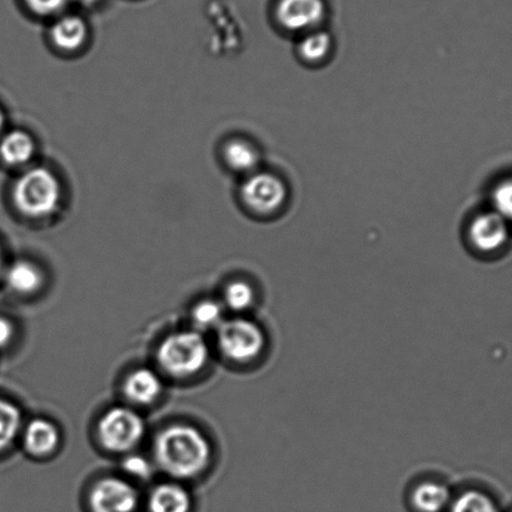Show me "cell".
<instances>
[{
    "label": "cell",
    "instance_id": "1",
    "mask_svg": "<svg viewBox=\"0 0 512 512\" xmlns=\"http://www.w3.org/2000/svg\"><path fill=\"white\" fill-rule=\"evenodd\" d=\"M153 450L159 469L177 480L201 475L212 459L210 441L190 425H172L159 432Z\"/></svg>",
    "mask_w": 512,
    "mask_h": 512
},
{
    "label": "cell",
    "instance_id": "2",
    "mask_svg": "<svg viewBox=\"0 0 512 512\" xmlns=\"http://www.w3.org/2000/svg\"><path fill=\"white\" fill-rule=\"evenodd\" d=\"M210 350L198 331H180L167 336L159 345L157 361L167 375L186 379L207 365Z\"/></svg>",
    "mask_w": 512,
    "mask_h": 512
},
{
    "label": "cell",
    "instance_id": "3",
    "mask_svg": "<svg viewBox=\"0 0 512 512\" xmlns=\"http://www.w3.org/2000/svg\"><path fill=\"white\" fill-rule=\"evenodd\" d=\"M61 185L47 168L29 169L13 188V202L22 215L43 218L52 215L61 201Z\"/></svg>",
    "mask_w": 512,
    "mask_h": 512
},
{
    "label": "cell",
    "instance_id": "4",
    "mask_svg": "<svg viewBox=\"0 0 512 512\" xmlns=\"http://www.w3.org/2000/svg\"><path fill=\"white\" fill-rule=\"evenodd\" d=\"M218 349L236 364H251L260 359L267 347V337L257 322L246 317L223 321L217 328Z\"/></svg>",
    "mask_w": 512,
    "mask_h": 512
},
{
    "label": "cell",
    "instance_id": "5",
    "mask_svg": "<svg viewBox=\"0 0 512 512\" xmlns=\"http://www.w3.org/2000/svg\"><path fill=\"white\" fill-rule=\"evenodd\" d=\"M97 431L104 449L114 454H126L141 444L146 435V422L131 407L116 406L104 412Z\"/></svg>",
    "mask_w": 512,
    "mask_h": 512
},
{
    "label": "cell",
    "instance_id": "6",
    "mask_svg": "<svg viewBox=\"0 0 512 512\" xmlns=\"http://www.w3.org/2000/svg\"><path fill=\"white\" fill-rule=\"evenodd\" d=\"M241 196L245 205L253 212L271 215L285 205L287 188L277 176L258 172L243 182Z\"/></svg>",
    "mask_w": 512,
    "mask_h": 512
},
{
    "label": "cell",
    "instance_id": "7",
    "mask_svg": "<svg viewBox=\"0 0 512 512\" xmlns=\"http://www.w3.org/2000/svg\"><path fill=\"white\" fill-rule=\"evenodd\" d=\"M139 501L136 487L118 477L99 480L88 497L91 512H137Z\"/></svg>",
    "mask_w": 512,
    "mask_h": 512
},
{
    "label": "cell",
    "instance_id": "8",
    "mask_svg": "<svg viewBox=\"0 0 512 512\" xmlns=\"http://www.w3.org/2000/svg\"><path fill=\"white\" fill-rule=\"evenodd\" d=\"M326 13L325 0H277L275 8L277 22L293 33L317 31Z\"/></svg>",
    "mask_w": 512,
    "mask_h": 512
},
{
    "label": "cell",
    "instance_id": "9",
    "mask_svg": "<svg viewBox=\"0 0 512 512\" xmlns=\"http://www.w3.org/2000/svg\"><path fill=\"white\" fill-rule=\"evenodd\" d=\"M509 235V222L496 212L481 213L475 217L469 231L472 246L485 253L500 250L509 240Z\"/></svg>",
    "mask_w": 512,
    "mask_h": 512
},
{
    "label": "cell",
    "instance_id": "10",
    "mask_svg": "<svg viewBox=\"0 0 512 512\" xmlns=\"http://www.w3.org/2000/svg\"><path fill=\"white\" fill-rule=\"evenodd\" d=\"M454 495L444 482L424 480L412 487L409 501L414 512H447Z\"/></svg>",
    "mask_w": 512,
    "mask_h": 512
},
{
    "label": "cell",
    "instance_id": "11",
    "mask_svg": "<svg viewBox=\"0 0 512 512\" xmlns=\"http://www.w3.org/2000/svg\"><path fill=\"white\" fill-rule=\"evenodd\" d=\"M123 392L133 404L147 406L156 402L163 392V382L156 371L142 367L129 374Z\"/></svg>",
    "mask_w": 512,
    "mask_h": 512
},
{
    "label": "cell",
    "instance_id": "12",
    "mask_svg": "<svg viewBox=\"0 0 512 512\" xmlns=\"http://www.w3.org/2000/svg\"><path fill=\"white\" fill-rule=\"evenodd\" d=\"M61 444V432L54 422L34 419L23 432V445L28 454L44 457L53 454Z\"/></svg>",
    "mask_w": 512,
    "mask_h": 512
},
{
    "label": "cell",
    "instance_id": "13",
    "mask_svg": "<svg viewBox=\"0 0 512 512\" xmlns=\"http://www.w3.org/2000/svg\"><path fill=\"white\" fill-rule=\"evenodd\" d=\"M190 492L177 482H164L157 485L147 501L148 512H192Z\"/></svg>",
    "mask_w": 512,
    "mask_h": 512
},
{
    "label": "cell",
    "instance_id": "14",
    "mask_svg": "<svg viewBox=\"0 0 512 512\" xmlns=\"http://www.w3.org/2000/svg\"><path fill=\"white\" fill-rule=\"evenodd\" d=\"M87 37V23L82 17L73 14L57 19L51 29L52 42L62 51H77L87 41Z\"/></svg>",
    "mask_w": 512,
    "mask_h": 512
},
{
    "label": "cell",
    "instance_id": "15",
    "mask_svg": "<svg viewBox=\"0 0 512 512\" xmlns=\"http://www.w3.org/2000/svg\"><path fill=\"white\" fill-rule=\"evenodd\" d=\"M43 282V273L33 262L17 261L7 272L8 286L21 295L36 293L43 286Z\"/></svg>",
    "mask_w": 512,
    "mask_h": 512
},
{
    "label": "cell",
    "instance_id": "16",
    "mask_svg": "<svg viewBox=\"0 0 512 512\" xmlns=\"http://www.w3.org/2000/svg\"><path fill=\"white\" fill-rule=\"evenodd\" d=\"M36 146L28 133L23 131H13L7 134L0 142V157L9 166H22L31 161Z\"/></svg>",
    "mask_w": 512,
    "mask_h": 512
},
{
    "label": "cell",
    "instance_id": "17",
    "mask_svg": "<svg viewBox=\"0 0 512 512\" xmlns=\"http://www.w3.org/2000/svg\"><path fill=\"white\" fill-rule=\"evenodd\" d=\"M225 161L228 167L233 171L241 173H251L255 171L260 163V154L251 143L243 141V139H233L228 142L223 151Z\"/></svg>",
    "mask_w": 512,
    "mask_h": 512
},
{
    "label": "cell",
    "instance_id": "18",
    "mask_svg": "<svg viewBox=\"0 0 512 512\" xmlns=\"http://www.w3.org/2000/svg\"><path fill=\"white\" fill-rule=\"evenodd\" d=\"M21 429V410L13 402L0 399V452L13 444Z\"/></svg>",
    "mask_w": 512,
    "mask_h": 512
},
{
    "label": "cell",
    "instance_id": "19",
    "mask_svg": "<svg viewBox=\"0 0 512 512\" xmlns=\"http://www.w3.org/2000/svg\"><path fill=\"white\" fill-rule=\"evenodd\" d=\"M447 512H500L489 495L480 490H465L454 495Z\"/></svg>",
    "mask_w": 512,
    "mask_h": 512
},
{
    "label": "cell",
    "instance_id": "20",
    "mask_svg": "<svg viewBox=\"0 0 512 512\" xmlns=\"http://www.w3.org/2000/svg\"><path fill=\"white\" fill-rule=\"evenodd\" d=\"M332 39L330 34L322 31L307 33L298 44V53L306 62H321L331 52Z\"/></svg>",
    "mask_w": 512,
    "mask_h": 512
},
{
    "label": "cell",
    "instance_id": "21",
    "mask_svg": "<svg viewBox=\"0 0 512 512\" xmlns=\"http://www.w3.org/2000/svg\"><path fill=\"white\" fill-rule=\"evenodd\" d=\"M225 305L235 312H246L251 310L256 302L255 288L251 283L243 280H236L226 287L223 295Z\"/></svg>",
    "mask_w": 512,
    "mask_h": 512
},
{
    "label": "cell",
    "instance_id": "22",
    "mask_svg": "<svg viewBox=\"0 0 512 512\" xmlns=\"http://www.w3.org/2000/svg\"><path fill=\"white\" fill-rule=\"evenodd\" d=\"M193 322L198 330L206 331L220 327L223 320V310L220 303L213 300H205L197 303L192 311Z\"/></svg>",
    "mask_w": 512,
    "mask_h": 512
},
{
    "label": "cell",
    "instance_id": "23",
    "mask_svg": "<svg viewBox=\"0 0 512 512\" xmlns=\"http://www.w3.org/2000/svg\"><path fill=\"white\" fill-rule=\"evenodd\" d=\"M492 203L496 213L507 222H512V178L496 186Z\"/></svg>",
    "mask_w": 512,
    "mask_h": 512
},
{
    "label": "cell",
    "instance_id": "24",
    "mask_svg": "<svg viewBox=\"0 0 512 512\" xmlns=\"http://www.w3.org/2000/svg\"><path fill=\"white\" fill-rule=\"evenodd\" d=\"M27 7L38 16L48 17L62 12L73 0H24Z\"/></svg>",
    "mask_w": 512,
    "mask_h": 512
},
{
    "label": "cell",
    "instance_id": "25",
    "mask_svg": "<svg viewBox=\"0 0 512 512\" xmlns=\"http://www.w3.org/2000/svg\"><path fill=\"white\" fill-rule=\"evenodd\" d=\"M124 470L127 474L136 477V479L146 480L152 475V466L147 459L142 456H128L123 462Z\"/></svg>",
    "mask_w": 512,
    "mask_h": 512
},
{
    "label": "cell",
    "instance_id": "26",
    "mask_svg": "<svg viewBox=\"0 0 512 512\" xmlns=\"http://www.w3.org/2000/svg\"><path fill=\"white\" fill-rule=\"evenodd\" d=\"M14 336L13 323L7 318L0 317V349L6 347Z\"/></svg>",
    "mask_w": 512,
    "mask_h": 512
},
{
    "label": "cell",
    "instance_id": "27",
    "mask_svg": "<svg viewBox=\"0 0 512 512\" xmlns=\"http://www.w3.org/2000/svg\"><path fill=\"white\" fill-rule=\"evenodd\" d=\"M4 126V116L2 111H0V131H2V128Z\"/></svg>",
    "mask_w": 512,
    "mask_h": 512
},
{
    "label": "cell",
    "instance_id": "28",
    "mask_svg": "<svg viewBox=\"0 0 512 512\" xmlns=\"http://www.w3.org/2000/svg\"><path fill=\"white\" fill-rule=\"evenodd\" d=\"M82 2L88 4V6H92V4L97 3L98 0H82Z\"/></svg>",
    "mask_w": 512,
    "mask_h": 512
},
{
    "label": "cell",
    "instance_id": "29",
    "mask_svg": "<svg viewBox=\"0 0 512 512\" xmlns=\"http://www.w3.org/2000/svg\"><path fill=\"white\" fill-rule=\"evenodd\" d=\"M3 256H2V248H0V270H2Z\"/></svg>",
    "mask_w": 512,
    "mask_h": 512
}]
</instances>
